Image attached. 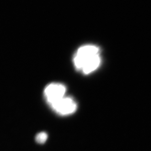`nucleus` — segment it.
Masks as SVG:
<instances>
[{
  "label": "nucleus",
  "instance_id": "nucleus-4",
  "mask_svg": "<svg viewBox=\"0 0 151 151\" xmlns=\"http://www.w3.org/2000/svg\"><path fill=\"white\" fill-rule=\"evenodd\" d=\"M48 137V134L46 132H39L35 137V141L39 144H44L46 142Z\"/></svg>",
  "mask_w": 151,
  "mask_h": 151
},
{
  "label": "nucleus",
  "instance_id": "nucleus-3",
  "mask_svg": "<svg viewBox=\"0 0 151 151\" xmlns=\"http://www.w3.org/2000/svg\"><path fill=\"white\" fill-rule=\"evenodd\" d=\"M50 106L57 114L61 116H66L75 112L77 104L73 98L65 96Z\"/></svg>",
  "mask_w": 151,
  "mask_h": 151
},
{
  "label": "nucleus",
  "instance_id": "nucleus-2",
  "mask_svg": "<svg viewBox=\"0 0 151 151\" xmlns=\"http://www.w3.org/2000/svg\"><path fill=\"white\" fill-rule=\"evenodd\" d=\"M66 87L60 83H52L45 87L44 95L47 103L51 106L65 97Z\"/></svg>",
  "mask_w": 151,
  "mask_h": 151
},
{
  "label": "nucleus",
  "instance_id": "nucleus-1",
  "mask_svg": "<svg viewBox=\"0 0 151 151\" xmlns=\"http://www.w3.org/2000/svg\"><path fill=\"white\" fill-rule=\"evenodd\" d=\"M100 49L94 45L82 46L75 54L73 63L77 70L89 74L99 68L101 63Z\"/></svg>",
  "mask_w": 151,
  "mask_h": 151
}]
</instances>
